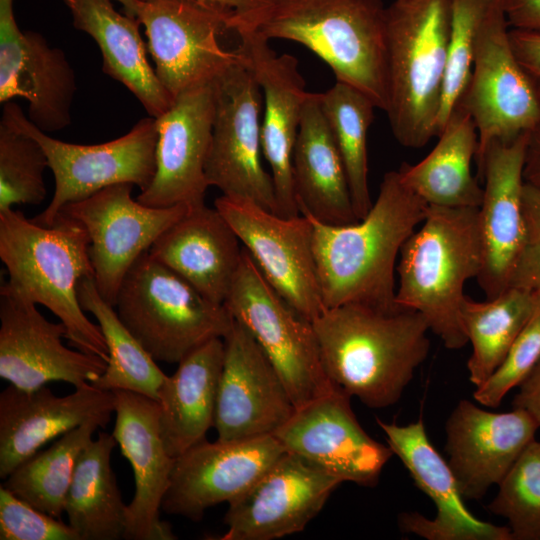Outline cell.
<instances>
[{
  "label": "cell",
  "mask_w": 540,
  "mask_h": 540,
  "mask_svg": "<svg viewBox=\"0 0 540 540\" xmlns=\"http://www.w3.org/2000/svg\"><path fill=\"white\" fill-rule=\"evenodd\" d=\"M1 540H79L67 523L0 487Z\"/></svg>",
  "instance_id": "b9f144b4"
},
{
  "label": "cell",
  "mask_w": 540,
  "mask_h": 540,
  "mask_svg": "<svg viewBox=\"0 0 540 540\" xmlns=\"http://www.w3.org/2000/svg\"><path fill=\"white\" fill-rule=\"evenodd\" d=\"M350 399L336 386L296 408L273 435L286 452L303 457L342 482L374 487L394 454L362 428Z\"/></svg>",
  "instance_id": "9a60e30c"
},
{
  "label": "cell",
  "mask_w": 540,
  "mask_h": 540,
  "mask_svg": "<svg viewBox=\"0 0 540 540\" xmlns=\"http://www.w3.org/2000/svg\"><path fill=\"white\" fill-rule=\"evenodd\" d=\"M458 105L477 130L475 160L491 142L529 133L540 122V95L513 50L498 0L481 22L471 76Z\"/></svg>",
  "instance_id": "8fae6325"
},
{
  "label": "cell",
  "mask_w": 540,
  "mask_h": 540,
  "mask_svg": "<svg viewBox=\"0 0 540 540\" xmlns=\"http://www.w3.org/2000/svg\"><path fill=\"white\" fill-rule=\"evenodd\" d=\"M488 510L504 517L513 540H540V442L528 444L498 484Z\"/></svg>",
  "instance_id": "f35d334b"
},
{
  "label": "cell",
  "mask_w": 540,
  "mask_h": 540,
  "mask_svg": "<svg viewBox=\"0 0 540 540\" xmlns=\"http://www.w3.org/2000/svg\"><path fill=\"white\" fill-rule=\"evenodd\" d=\"M124 8V13L132 18L137 17L139 0H116Z\"/></svg>",
  "instance_id": "681fc988"
},
{
  "label": "cell",
  "mask_w": 540,
  "mask_h": 540,
  "mask_svg": "<svg viewBox=\"0 0 540 540\" xmlns=\"http://www.w3.org/2000/svg\"><path fill=\"white\" fill-rule=\"evenodd\" d=\"M89 243L85 227L64 213L43 225L20 211L0 212V258L9 274L5 285L56 315L73 347L107 363L101 329L86 317L78 299L80 281L94 277Z\"/></svg>",
  "instance_id": "3957f363"
},
{
  "label": "cell",
  "mask_w": 540,
  "mask_h": 540,
  "mask_svg": "<svg viewBox=\"0 0 540 540\" xmlns=\"http://www.w3.org/2000/svg\"><path fill=\"white\" fill-rule=\"evenodd\" d=\"M62 322L47 320L36 304L0 288V377L23 390L62 381L93 383L106 369L101 357L66 347Z\"/></svg>",
  "instance_id": "e0dca14e"
},
{
  "label": "cell",
  "mask_w": 540,
  "mask_h": 540,
  "mask_svg": "<svg viewBox=\"0 0 540 540\" xmlns=\"http://www.w3.org/2000/svg\"><path fill=\"white\" fill-rule=\"evenodd\" d=\"M513 50L540 95V32L510 29Z\"/></svg>",
  "instance_id": "f6af8a7d"
},
{
  "label": "cell",
  "mask_w": 540,
  "mask_h": 540,
  "mask_svg": "<svg viewBox=\"0 0 540 540\" xmlns=\"http://www.w3.org/2000/svg\"><path fill=\"white\" fill-rule=\"evenodd\" d=\"M149 253L209 300L224 304L241 263L243 245L223 215L202 204L189 207Z\"/></svg>",
  "instance_id": "83f0119b"
},
{
  "label": "cell",
  "mask_w": 540,
  "mask_h": 540,
  "mask_svg": "<svg viewBox=\"0 0 540 540\" xmlns=\"http://www.w3.org/2000/svg\"><path fill=\"white\" fill-rule=\"evenodd\" d=\"M214 428L220 441L273 435L296 407L250 332L234 320L227 335Z\"/></svg>",
  "instance_id": "ffe728a7"
},
{
  "label": "cell",
  "mask_w": 540,
  "mask_h": 540,
  "mask_svg": "<svg viewBox=\"0 0 540 540\" xmlns=\"http://www.w3.org/2000/svg\"><path fill=\"white\" fill-rule=\"evenodd\" d=\"M116 445L112 434L102 432L88 443L77 460L64 513L79 540L124 538L127 504L111 467V453Z\"/></svg>",
  "instance_id": "d6a6232c"
},
{
  "label": "cell",
  "mask_w": 540,
  "mask_h": 540,
  "mask_svg": "<svg viewBox=\"0 0 540 540\" xmlns=\"http://www.w3.org/2000/svg\"><path fill=\"white\" fill-rule=\"evenodd\" d=\"M78 299L84 311L97 320L108 348V361L94 386L103 390H128L155 400L166 374L120 320L114 306L99 294L94 277L78 285Z\"/></svg>",
  "instance_id": "e575fe53"
},
{
  "label": "cell",
  "mask_w": 540,
  "mask_h": 540,
  "mask_svg": "<svg viewBox=\"0 0 540 540\" xmlns=\"http://www.w3.org/2000/svg\"><path fill=\"white\" fill-rule=\"evenodd\" d=\"M320 101L342 157L353 207L360 220L373 204L368 184L367 141L377 107L367 95L338 81L320 93Z\"/></svg>",
  "instance_id": "8d00e7d4"
},
{
  "label": "cell",
  "mask_w": 540,
  "mask_h": 540,
  "mask_svg": "<svg viewBox=\"0 0 540 540\" xmlns=\"http://www.w3.org/2000/svg\"><path fill=\"white\" fill-rule=\"evenodd\" d=\"M452 0H394L386 7L387 113L396 140L418 149L437 136Z\"/></svg>",
  "instance_id": "8992f818"
},
{
  "label": "cell",
  "mask_w": 540,
  "mask_h": 540,
  "mask_svg": "<svg viewBox=\"0 0 540 540\" xmlns=\"http://www.w3.org/2000/svg\"><path fill=\"white\" fill-rule=\"evenodd\" d=\"M297 42L332 70L336 81L387 107V26L382 0H276L254 31Z\"/></svg>",
  "instance_id": "5b68a950"
},
{
  "label": "cell",
  "mask_w": 540,
  "mask_h": 540,
  "mask_svg": "<svg viewBox=\"0 0 540 540\" xmlns=\"http://www.w3.org/2000/svg\"><path fill=\"white\" fill-rule=\"evenodd\" d=\"M428 204L398 170L385 173L365 217L347 225L312 223L313 251L326 309L359 303L382 309L396 303L395 265L400 250L423 221Z\"/></svg>",
  "instance_id": "6da1fadb"
},
{
  "label": "cell",
  "mask_w": 540,
  "mask_h": 540,
  "mask_svg": "<svg viewBox=\"0 0 540 540\" xmlns=\"http://www.w3.org/2000/svg\"><path fill=\"white\" fill-rule=\"evenodd\" d=\"M523 207L526 241L511 280V286L540 296V191L525 183Z\"/></svg>",
  "instance_id": "7bdbcfd3"
},
{
  "label": "cell",
  "mask_w": 540,
  "mask_h": 540,
  "mask_svg": "<svg viewBox=\"0 0 540 540\" xmlns=\"http://www.w3.org/2000/svg\"><path fill=\"white\" fill-rule=\"evenodd\" d=\"M224 353L223 338L211 339L186 355L162 382L157 398L159 425L173 458L206 439L214 427Z\"/></svg>",
  "instance_id": "f546056e"
},
{
  "label": "cell",
  "mask_w": 540,
  "mask_h": 540,
  "mask_svg": "<svg viewBox=\"0 0 540 540\" xmlns=\"http://www.w3.org/2000/svg\"><path fill=\"white\" fill-rule=\"evenodd\" d=\"M538 428L521 408L498 413L460 400L446 421L445 448L463 499L479 500L498 485Z\"/></svg>",
  "instance_id": "d4e9b609"
},
{
  "label": "cell",
  "mask_w": 540,
  "mask_h": 540,
  "mask_svg": "<svg viewBox=\"0 0 540 540\" xmlns=\"http://www.w3.org/2000/svg\"><path fill=\"white\" fill-rule=\"evenodd\" d=\"M137 20L145 27L155 72L170 95L213 83L243 60L220 36L231 31L233 14L197 0H139Z\"/></svg>",
  "instance_id": "30bf717a"
},
{
  "label": "cell",
  "mask_w": 540,
  "mask_h": 540,
  "mask_svg": "<svg viewBox=\"0 0 540 540\" xmlns=\"http://www.w3.org/2000/svg\"><path fill=\"white\" fill-rule=\"evenodd\" d=\"M215 115L214 82L185 91L156 118V170L137 200L151 207L205 204V176Z\"/></svg>",
  "instance_id": "7402d4cb"
},
{
  "label": "cell",
  "mask_w": 540,
  "mask_h": 540,
  "mask_svg": "<svg viewBox=\"0 0 540 540\" xmlns=\"http://www.w3.org/2000/svg\"><path fill=\"white\" fill-rule=\"evenodd\" d=\"M285 452L274 435L204 439L175 458L161 510L200 521L208 508L243 495Z\"/></svg>",
  "instance_id": "ac0fdd59"
},
{
  "label": "cell",
  "mask_w": 540,
  "mask_h": 540,
  "mask_svg": "<svg viewBox=\"0 0 540 540\" xmlns=\"http://www.w3.org/2000/svg\"><path fill=\"white\" fill-rule=\"evenodd\" d=\"M524 180L526 184L540 191V122L528 134Z\"/></svg>",
  "instance_id": "c3c4849f"
},
{
  "label": "cell",
  "mask_w": 540,
  "mask_h": 540,
  "mask_svg": "<svg viewBox=\"0 0 540 540\" xmlns=\"http://www.w3.org/2000/svg\"><path fill=\"white\" fill-rule=\"evenodd\" d=\"M518 387L513 407L528 412L540 427V360Z\"/></svg>",
  "instance_id": "7dc6e473"
},
{
  "label": "cell",
  "mask_w": 540,
  "mask_h": 540,
  "mask_svg": "<svg viewBox=\"0 0 540 540\" xmlns=\"http://www.w3.org/2000/svg\"><path fill=\"white\" fill-rule=\"evenodd\" d=\"M63 1L74 27L90 35L100 48L103 71L134 94L149 116L164 114L174 99L148 61L137 18L117 12L111 0Z\"/></svg>",
  "instance_id": "4dcf8cb0"
},
{
  "label": "cell",
  "mask_w": 540,
  "mask_h": 540,
  "mask_svg": "<svg viewBox=\"0 0 540 540\" xmlns=\"http://www.w3.org/2000/svg\"><path fill=\"white\" fill-rule=\"evenodd\" d=\"M299 212L330 225L357 222L348 179L334 135L322 110L320 93L303 105L292 158Z\"/></svg>",
  "instance_id": "f1b7e54d"
},
{
  "label": "cell",
  "mask_w": 540,
  "mask_h": 540,
  "mask_svg": "<svg viewBox=\"0 0 540 540\" xmlns=\"http://www.w3.org/2000/svg\"><path fill=\"white\" fill-rule=\"evenodd\" d=\"M77 91L75 72L64 52L38 32L22 31L13 0H0V103L28 102V119L42 131L71 124Z\"/></svg>",
  "instance_id": "44dd1931"
},
{
  "label": "cell",
  "mask_w": 540,
  "mask_h": 540,
  "mask_svg": "<svg viewBox=\"0 0 540 540\" xmlns=\"http://www.w3.org/2000/svg\"><path fill=\"white\" fill-rule=\"evenodd\" d=\"M536 302V294L516 286L485 301L465 297L461 321L472 345L467 370L469 380L476 388L500 366L532 316Z\"/></svg>",
  "instance_id": "836d02e7"
},
{
  "label": "cell",
  "mask_w": 540,
  "mask_h": 540,
  "mask_svg": "<svg viewBox=\"0 0 540 540\" xmlns=\"http://www.w3.org/2000/svg\"><path fill=\"white\" fill-rule=\"evenodd\" d=\"M1 120L30 135L43 147L55 180L53 197L35 221L51 225L61 209L98 191L121 183L146 189L156 170V118L138 121L125 135L96 145L63 142L26 117L14 101L3 104Z\"/></svg>",
  "instance_id": "ba28073f"
},
{
  "label": "cell",
  "mask_w": 540,
  "mask_h": 540,
  "mask_svg": "<svg viewBox=\"0 0 540 540\" xmlns=\"http://www.w3.org/2000/svg\"><path fill=\"white\" fill-rule=\"evenodd\" d=\"M224 305L271 361L296 408L336 387L324 369L312 322L279 296L244 247Z\"/></svg>",
  "instance_id": "9c48e42d"
},
{
  "label": "cell",
  "mask_w": 540,
  "mask_h": 540,
  "mask_svg": "<svg viewBox=\"0 0 540 540\" xmlns=\"http://www.w3.org/2000/svg\"><path fill=\"white\" fill-rule=\"evenodd\" d=\"M114 308L156 360L179 363L197 347L224 338L234 318L176 272L145 252L119 289Z\"/></svg>",
  "instance_id": "52a82bcc"
},
{
  "label": "cell",
  "mask_w": 540,
  "mask_h": 540,
  "mask_svg": "<svg viewBox=\"0 0 540 540\" xmlns=\"http://www.w3.org/2000/svg\"><path fill=\"white\" fill-rule=\"evenodd\" d=\"M101 428L89 421L38 451L5 478V488L35 508L60 519L79 455Z\"/></svg>",
  "instance_id": "d590c367"
},
{
  "label": "cell",
  "mask_w": 540,
  "mask_h": 540,
  "mask_svg": "<svg viewBox=\"0 0 540 540\" xmlns=\"http://www.w3.org/2000/svg\"><path fill=\"white\" fill-rule=\"evenodd\" d=\"M528 134L493 141L476 159L484 183L478 207L483 265L476 280L487 299L510 287L526 241L523 192Z\"/></svg>",
  "instance_id": "2e32d148"
},
{
  "label": "cell",
  "mask_w": 540,
  "mask_h": 540,
  "mask_svg": "<svg viewBox=\"0 0 540 540\" xmlns=\"http://www.w3.org/2000/svg\"><path fill=\"white\" fill-rule=\"evenodd\" d=\"M510 29L540 32V0H498Z\"/></svg>",
  "instance_id": "bcb514c9"
},
{
  "label": "cell",
  "mask_w": 540,
  "mask_h": 540,
  "mask_svg": "<svg viewBox=\"0 0 540 540\" xmlns=\"http://www.w3.org/2000/svg\"><path fill=\"white\" fill-rule=\"evenodd\" d=\"M214 207L268 283L298 315L312 322L326 310L307 216L283 217L250 200L225 195L215 200Z\"/></svg>",
  "instance_id": "4fadbf2b"
},
{
  "label": "cell",
  "mask_w": 540,
  "mask_h": 540,
  "mask_svg": "<svg viewBox=\"0 0 540 540\" xmlns=\"http://www.w3.org/2000/svg\"><path fill=\"white\" fill-rule=\"evenodd\" d=\"M238 49L263 93L262 154L269 163L276 197V214L300 215L296 201L292 158L303 105L309 94L297 59L277 54L269 40L255 32L238 35Z\"/></svg>",
  "instance_id": "cb8c5ba5"
},
{
  "label": "cell",
  "mask_w": 540,
  "mask_h": 540,
  "mask_svg": "<svg viewBox=\"0 0 540 540\" xmlns=\"http://www.w3.org/2000/svg\"><path fill=\"white\" fill-rule=\"evenodd\" d=\"M399 256L396 303L422 314L446 348L464 347V287L483 265L478 208L428 205Z\"/></svg>",
  "instance_id": "277c9868"
},
{
  "label": "cell",
  "mask_w": 540,
  "mask_h": 540,
  "mask_svg": "<svg viewBox=\"0 0 540 540\" xmlns=\"http://www.w3.org/2000/svg\"><path fill=\"white\" fill-rule=\"evenodd\" d=\"M540 360V296L532 316L521 330L495 372L474 391V399L496 408L505 395L518 387Z\"/></svg>",
  "instance_id": "60d3db41"
},
{
  "label": "cell",
  "mask_w": 540,
  "mask_h": 540,
  "mask_svg": "<svg viewBox=\"0 0 540 540\" xmlns=\"http://www.w3.org/2000/svg\"><path fill=\"white\" fill-rule=\"evenodd\" d=\"M113 393L116 420L112 435L129 461L135 481L134 496L127 504L124 539H176L171 526L159 515L175 458L167 452L161 436L158 401L128 390Z\"/></svg>",
  "instance_id": "4316f807"
},
{
  "label": "cell",
  "mask_w": 540,
  "mask_h": 540,
  "mask_svg": "<svg viewBox=\"0 0 540 540\" xmlns=\"http://www.w3.org/2000/svg\"><path fill=\"white\" fill-rule=\"evenodd\" d=\"M133 186L121 183L106 187L60 211L85 227L96 288L112 306L133 264L189 209L184 204L144 205L132 198Z\"/></svg>",
  "instance_id": "5bb4252c"
},
{
  "label": "cell",
  "mask_w": 540,
  "mask_h": 540,
  "mask_svg": "<svg viewBox=\"0 0 540 540\" xmlns=\"http://www.w3.org/2000/svg\"><path fill=\"white\" fill-rule=\"evenodd\" d=\"M312 324L330 381L372 409L399 401L430 349L423 315L400 306L348 303Z\"/></svg>",
  "instance_id": "7a4b0ae2"
},
{
  "label": "cell",
  "mask_w": 540,
  "mask_h": 540,
  "mask_svg": "<svg viewBox=\"0 0 540 540\" xmlns=\"http://www.w3.org/2000/svg\"><path fill=\"white\" fill-rule=\"evenodd\" d=\"M215 4L230 10L233 14L231 31L238 35L256 31L276 0H197Z\"/></svg>",
  "instance_id": "ee69618b"
},
{
  "label": "cell",
  "mask_w": 540,
  "mask_h": 540,
  "mask_svg": "<svg viewBox=\"0 0 540 540\" xmlns=\"http://www.w3.org/2000/svg\"><path fill=\"white\" fill-rule=\"evenodd\" d=\"M214 89L207 183L222 195L250 200L276 214L272 176L261 162L263 93L244 56L214 81Z\"/></svg>",
  "instance_id": "7c38bea8"
},
{
  "label": "cell",
  "mask_w": 540,
  "mask_h": 540,
  "mask_svg": "<svg viewBox=\"0 0 540 540\" xmlns=\"http://www.w3.org/2000/svg\"><path fill=\"white\" fill-rule=\"evenodd\" d=\"M342 483L303 457L285 452L229 503L220 540H273L304 530Z\"/></svg>",
  "instance_id": "d6986e66"
},
{
  "label": "cell",
  "mask_w": 540,
  "mask_h": 540,
  "mask_svg": "<svg viewBox=\"0 0 540 540\" xmlns=\"http://www.w3.org/2000/svg\"><path fill=\"white\" fill-rule=\"evenodd\" d=\"M387 445L402 461L416 487L435 504L436 515L428 519L418 512L398 517L401 531L428 540H513L508 526L476 518L465 506L454 474L430 442L424 421L407 425L376 419Z\"/></svg>",
  "instance_id": "603a6c76"
},
{
  "label": "cell",
  "mask_w": 540,
  "mask_h": 540,
  "mask_svg": "<svg viewBox=\"0 0 540 540\" xmlns=\"http://www.w3.org/2000/svg\"><path fill=\"white\" fill-rule=\"evenodd\" d=\"M115 411L113 391L91 383L65 396L46 385L23 390L14 385L0 393V477L5 479L48 442L86 422L106 427Z\"/></svg>",
  "instance_id": "484cf974"
},
{
  "label": "cell",
  "mask_w": 540,
  "mask_h": 540,
  "mask_svg": "<svg viewBox=\"0 0 540 540\" xmlns=\"http://www.w3.org/2000/svg\"><path fill=\"white\" fill-rule=\"evenodd\" d=\"M493 0H452L447 43V64L437 136L458 106L473 67L478 32Z\"/></svg>",
  "instance_id": "ab89813d"
},
{
  "label": "cell",
  "mask_w": 540,
  "mask_h": 540,
  "mask_svg": "<svg viewBox=\"0 0 540 540\" xmlns=\"http://www.w3.org/2000/svg\"><path fill=\"white\" fill-rule=\"evenodd\" d=\"M49 168L41 144L0 121V212L14 205H39L47 195L44 171Z\"/></svg>",
  "instance_id": "74e56055"
},
{
  "label": "cell",
  "mask_w": 540,
  "mask_h": 540,
  "mask_svg": "<svg viewBox=\"0 0 540 540\" xmlns=\"http://www.w3.org/2000/svg\"><path fill=\"white\" fill-rule=\"evenodd\" d=\"M437 137L425 158L400 167L402 181L428 205L478 208L483 188L471 171L478 135L469 113L458 105Z\"/></svg>",
  "instance_id": "1f68e13d"
}]
</instances>
